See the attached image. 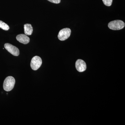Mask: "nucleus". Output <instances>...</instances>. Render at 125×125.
<instances>
[{"instance_id": "9d476101", "label": "nucleus", "mask_w": 125, "mask_h": 125, "mask_svg": "<svg viewBox=\"0 0 125 125\" xmlns=\"http://www.w3.org/2000/svg\"><path fill=\"white\" fill-rule=\"evenodd\" d=\"M104 4L107 6H110L111 5L113 2V0H102Z\"/></svg>"}, {"instance_id": "6e6552de", "label": "nucleus", "mask_w": 125, "mask_h": 125, "mask_svg": "<svg viewBox=\"0 0 125 125\" xmlns=\"http://www.w3.org/2000/svg\"><path fill=\"white\" fill-rule=\"evenodd\" d=\"M24 28L25 34L28 36L32 34L33 31V29L31 24H26L24 25Z\"/></svg>"}, {"instance_id": "423d86ee", "label": "nucleus", "mask_w": 125, "mask_h": 125, "mask_svg": "<svg viewBox=\"0 0 125 125\" xmlns=\"http://www.w3.org/2000/svg\"><path fill=\"white\" fill-rule=\"evenodd\" d=\"M75 67L78 71L81 72L85 71L87 68V66L85 62L81 59H79L76 61L75 63Z\"/></svg>"}, {"instance_id": "20e7f679", "label": "nucleus", "mask_w": 125, "mask_h": 125, "mask_svg": "<svg viewBox=\"0 0 125 125\" xmlns=\"http://www.w3.org/2000/svg\"><path fill=\"white\" fill-rule=\"evenodd\" d=\"M71 32V29L68 28H65L62 29L58 33V39L61 41H64L66 40L70 36Z\"/></svg>"}, {"instance_id": "f257e3e1", "label": "nucleus", "mask_w": 125, "mask_h": 125, "mask_svg": "<svg viewBox=\"0 0 125 125\" xmlns=\"http://www.w3.org/2000/svg\"><path fill=\"white\" fill-rule=\"evenodd\" d=\"M15 80L13 76H9L5 79L3 83V88L6 92H10L13 89Z\"/></svg>"}, {"instance_id": "f03ea898", "label": "nucleus", "mask_w": 125, "mask_h": 125, "mask_svg": "<svg viewBox=\"0 0 125 125\" xmlns=\"http://www.w3.org/2000/svg\"><path fill=\"white\" fill-rule=\"evenodd\" d=\"M125 27V23L123 21L120 20L113 21L108 23V27L110 29L118 30L123 29Z\"/></svg>"}, {"instance_id": "0eeeda50", "label": "nucleus", "mask_w": 125, "mask_h": 125, "mask_svg": "<svg viewBox=\"0 0 125 125\" xmlns=\"http://www.w3.org/2000/svg\"><path fill=\"white\" fill-rule=\"evenodd\" d=\"M16 39L18 42L24 44H27L29 42L30 38L25 34H19L16 36Z\"/></svg>"}, {"instance_id": "1a4fd4ad", "label": "nucleus", "mask_w": 125, "mask_h": 125, "mask_svg": "<svg viewBox=\"0 0 125 125\" xmlns=\"http://www.w3.org/2000/svg\"><path fill=\"white\" fill-rule=\"evenodd\" d=\"M0 28L5 31H8L10 29L9 25L1 21H0Z\"/></svg>"}, {"instance_id": "39448f33", "label": "nucleus", "mask_w": 125, "mask_h": 125, "mask_svg": "<svg viewBox=\"0 0 125 125\" xmlns=\"http://www.w3.org/2000/svg\"><path fill=\"white\" fill-rule=\"evenodd\" d=\"M5 48L10 53L13 55L18 56L20 54L19 50L16 47L9 43H6L4 45Z\"/></svg>"}, {"instance_id": "7ed1b4c3", "label": "nucleus", "mask_w": 125, "mask_h": 125, "mask_svg": "<svg viewBox=\"0 0 125 125\" xmlns=\"http://www.w3.org/2000/svg\"><path fill=\"white\" fill-rule=\"evenodd\" d=\"M42 61L40 57L35 56L31 60L30 64L31 68L33 70H37L42 65Z\"/></svg>"}, {"instance_id": "9b49d317", "label": "nucleus", "mask_w": 125, "mask_h": 125, "mask_svg": "<svg viewBox=\"0 0 125 125\" xmlns=\"http://www.w3.org/2000/svg\"><path fill=\"white\" fill-rule=\"evenodd\" d=\"M50 2L55 4H59L61 2V0H47Z\"/></svg>"}]
</instances>
